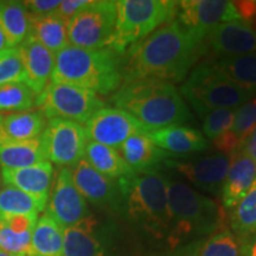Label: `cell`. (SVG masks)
<instances>
[{"mask_svg":"<svg viewBox=\"0 0 256 256\" xmlns=\"http://www.w3.org/2000/svg\"><path fill=\"white\" fill-rule=\"evenodd\" d=\"M40 139L46 160L51 164L72 168L84 158L88 138L84 127L78 122L63 119L48 120Z\"/></svg>","mask_w":256,"mask_h":256,"instance_id":"10","label":"cell"},{"mask_svg":"<svg viewBox=\"0 0 256 256\" xmlns=\"http://www.w3.org/2000/svg\"><path fill=\"white\" fill-rule=\"evenodd\" d=\"M179 156L166 160L162 168L176 170L191 184L214 194H222V188L230 166V156L223 153L194 160H179Z\"/></svg>","mask_w":256,"mask_h":256,"instance_id":"14","label":"cell"},{"mask_svg":"<svg viewBox=\"0 0 256 256\" xmlns=\"http://www.w3.org/2000/svg\"><path fill=\"white\" fill-rule=\"evenodd\" d=\"M118 180L122 194L121 210L127 218L153 238H168L171 226L168 178L160 174H136Z\"/></svg>","mask_w":256,"mask_h":256,"instance_id":"4","label":"cell"},{"mask_svg":"<svg viewBox=\"0 0 256 256\" xmlns=\"http://www.w3.org/2000/svg\"><path fill=\"white\" fill-rule=\"evenodd\" d=\"M88 142L118 150L130 136L145 134L148 130L133 115L119 108L104 107L84 124Z\"/></svg>","mask_w":256,"mask_h":256,"instance_id":"12","label":"cell"},{"mask_svg":"<svg viewBox=\"0 0 256 256\" xmlns=\"http://www.w3.org/2000/svg\"><path fill=\"white\" fill-rule=\"evenodd\" d=\"M0 256H14V255H11V254H8V252H2V249H0Z\"/></svg>","mask_w":256,"mask_h":256,"instance_id":"45","label":"cell"},{"mask_svg":"<svg viewBox=\"0 0 256 256\" xmlns=\"http://www.w3.org/2000/svg\"><path fill=\"white\" fill-rule=\"evenodd\" d=\"M46 214L63 230L90 216L87 200L74 183L72 168H60L54 178Z\"/></svg>","mask_w":256,"mask_h":256,"instance_id":"11","label":"cell"},{"mask_svg":"<svg viewBox=\"0 0 256 256\" xmlns=\"http://www.w3.org/2000/svg\"><path fill=\"white\" fill-rule=\"evenodd\" d=\"M116 23V2H89L68 22L69 46L81 49L108 48Z\"/></svg>","mask_w":256,"mask_h":256,"instance_id":"9","label":"cell"},{"mask_svg":"<svg viewBox=\"0 0 256 256\" xmlns=\"http://www.w3.org/2000/svg\"><path fill=\"white\" fill-rule=\"evenodd\" d=\"M28 256H63V229L46 214L37 220Z\"/></svg>","mask_w":256,"mask_h":256,"instance_id":"31","label":"cell"},{"mask_svg":"<svg viewBox=\"0 0 256 256\" xmlns=\"http://www.w3.org/2000/svg\"><path fill=\"white\" fill-rule=\"evenodd\" d=\"M238 151L243 152L256 162V130H254V132L246 139V142L242 144L241 148Z\"/></svg>","mask_w":256,"mask_h":256,"instance_id":"41","label":"cell"},{"mask_svg":"<svg viewBox=\"0 0 256 256\" xmlns=\"http://www.w3.org/2000/svg\"><path fill=\"white\" fill-rule=\"evenodd\" d=\"M22 2L31 17H46L52 14L60 4V0H28Z\"/></svg>","mask_w":256,"mask_h":256,"instance_id":"38","label":"cell"},{"mask_svg":"<svg viewBox=\"0 0 256 256\" xmlns=\"http://www.w3.org/2000/svg\"><path fill=\"white\" fill-rule=\"evenodd\" d=\"M234 110H215L206 113L203 116L202 128L206 138L215 140L232 128L234 122Z\"/></svg>","mask_w":256,"mask_h":256,"instance_id":"37","label":"cell"},{"mask_svg":"<svg viewBox=\"0 0 256 256\" xmlns=\"http://www.w3.org/2000/svg\"><path fill=\"white\" fill-rule=\"evenodd\" d=\"M255 130H256V127H255Z\"/></svg>","mask_w":256,"mask_h":256,"instance_id":"46","label":"cell"},{"mask_svg":"<svg viewBox=\"0 0 256 256\" xmlns=\"http://www.w3.org/2000/svg\"><path fill=\"white\" fill-rule=\"evenodd\" d=\"M2 177L4 185H11L42 200H46L48 204L54 182V166L48 160L28 168H2Z\"/></svg>","mask_w":256,"mask_h":256,"instance_id":"19","label":"cell"},{"mask_svg":"<svg viewBox=\"0 0 256 256\" xmlns=\"http://www.w3.org/2000/svg\"><path fill=\"white\" fill-rule=\"evenodd\" d=\"M2 186H4V183H2V170H0V190H2Z\"/></svg>","mask_w":256,"mask_h":256,"instance_id":"44","label":"cell"},{"mask_svg":"<svg viewBox=\"0 0 256 256\" xmlns=\"http://www.w3.org/2000/svg\"><path fill=\"white\" fill-rule=\"evenodd\" d=\"M0 26L10 48H18L30 34V16L22 2H0Z\"/></svg>","mask_w":256,"mask_h":256,"instance_id":"30","label":"cell"},{"mask_svg":"<svg viewBox=\"0 0 256 256\" xmlns=\"http://www.w3.org/2000/svg\"><path fill=\"white\" fill-rule=\"evenodd\" d=\"M124 56L110 48L81 49L68 46L56 55L51 83H63L110 95L122 84Z\"/></svg>","mask_w":256,"mask_h":256,"instance_id":"3","label":"cell"},{"mask_svg":"<svg viewBox=\"0 0 256 256\" xmlns=\"http://www.w3.org/2000/svg\"><path fill=\"white\" fill-rule=\"evenodd\" d=\"M24 82L25 72L17 48L0 52V86L6 83Z\"/></svg>","mask_w":256,"mask_h":256,"instance_id":"36","label":"cell"},{"mask_svg":"<svg viewBox=\"0 0 256 256\" xmlns=\"http://www.w3.org/2000/svg\"><path fill=\"white\" fill-rule=\"evenodd\" d=\"M240 241L229 229L218 230L192 249V256H241Z\"/></svg>","mask_w":256,"mask_h":256,"instance_id":"35","label":"cell"},{"mask_svg":"<svg viewBox=\"0 0 256 256\" xmlns=\"http://www.w3.org/2000/svg\"><path fill=\"white\" fill-rule=\"evenodd\" d=\"M46 208V202L4 185L0 190V220L16 215H38Z\"/></svg>","mask_w":256,"mask_h":256,"instance_id":"32","label":"cell"},{"mask_svg":"<svg viewBox=\"0 0 256 256\" xmlns=\"http://www.w3.org/2000/svg\"><path fill=\"white\" fill-rule=\"evenodd\" d=\"M72 171L74 183L86 200L98 208L121 210L122 194L119 180L101 174L86 158L80 160Z\"/></svg>","mask_w":256,"mask_h":256,"instance_id":"15","label":"cell"},{"mask_svg":"<svg viewBox=\"0 0 256 256\" xmlns=\"http://www.w3.org/2000/svg\"><path fill=\"white\" fill-rule=\"evenodd\" d=\"M256 178V162L241 151L230 156V166L222 188L226 209H232L249 191Z\"/></svg>","mask_w":256,"mask_h":256,"instance_id":"20","label":"cell"},{"mask_svg":"<svg viewBox=\"0 0 256 256\" xmlns=\"http://www.w3.org/2000/svg\"><path fill=\"white\" fill-rule=\"evenodd\" d=\"M230 226L238 241H247L256 232V178L252 188L232 209Z\"/></svg>","mask_w":256,"mask_h":256,"instance_id":"33","label":"cell"},{"mask_svg":"<svg viewBox=\"0 0 256 256\" xmlns=\"http://www.w3.org/2000/svg\"><path fill=\"white\" fill-rule=\"evenodd\" d=\"M241 20L246 24L252 23L256 19V2H234Z\"/></svg>","mask_w":256,"mask_h":256,"instance_id":"40","label":"cell"},{"mask_svg":"<svg viewBox=\"0 0 256 256\" xmlns=\"http://www.w3.org/2000/svg\"><path fill=\"white\" fill-rule=\"evenodd\" d=\"M180 92L200 118L215 110H235L254 98L217 72L208 62L194 68Z\"/></svg>","mask_w":256,"mask_h":256,"instance_id":"7","label":"cell"},{"mask_svg":"<svg viewBox=\"0 0 256 256\" xmlns=\"http://www.w3.org/2000/svg\"><path fill=\"white\" fill-rule=\"evenodd\" d=\"M150 139L162 151L171 154H188L208 148V140L196 128L185 124H172L147 133Z\"/></svg>","mask_w":256,"mask_h":256,"instance_id":"21","label":"cell"},{"mask_svg":"<svg viewBox=\"0 0 256 256\" xmlns=\"http://www.w3.org/2000/svg\"><path fill=\"white\" fill-rule=\"evenodd\" d=\"M119 110H126L148 132L194 120L174 83L158 80L124 82L110 98Z\"/></svg>","mask_w":256,"mask_h":256,"instance_id":"2","label":"cell"},{"mask_svg":"<svg viewBox=\"0 0 256 256\" xmlns=\"http://www.w3.org/2000/svg\"><path fill=\"white\" fill-rule=\"evenodd\" d=\"M84 158L101 174L110 179L130 178L138 172L127 164L119 151L101 144L88 142Z\"/></svg>","mask_w":256,"mask_h":256,"instance_id":"27","label":"cell"},{"mask_svg":"<svg viewBox=\"0 0 256 256\" xmlns=\"http://www.w3.org/2000/svg\"><path fill=\"white\" fill-rule=\"evenodd\" d=\"M36 107L46 118L86 124L104 102L88 89L63 83H49L46 90L36 98Z\"/></svg>","mask_w":256,"mask_h":256,"instance_id":"8","label":"cell"},{"mask_svg":"<svg viewBox=\"0 0 256 256\" xmlns=\"http://www.w3.org/2000/svg\"><path fill=\"white\" fill-rule=\"evenodd\" d=\"M147 133L130 136L118 151L138 174H158V170L164 166L166 160L177 156L159 148L150 139Z\"/></svg>","mask_w":256,"mask_h":256,"instance_id":"18","label":"cell"},{"mask_svg":"<svg viewBox=\"0 0 256 256\" xmlns=\"http://www.w3.org/2000/svg\"><path fill=\"white\" fill-rule=\"evenodd\" d=\"M46 160V156L40 136L28 142L0 144L2 168L16 170L28 168Z\"/></svg>","mask_w":256,"mask_h":256,"instance_id":"28","label":"cell"},{"mask_svg":"<svg viewBox=\"0 0 256 256\" xmlns=\"http://www.w3.org/2000/svg\"><path fill=\"white\" fill-rule=\"evenodd\" d=\"M206 62L234 84L256 96V52L212 58Z\"/></svg>","mask_w":256,"mask_h":256,"instance_id":"26","label":"cell"},{"mask_svg":"<svg viewBox=\"0 0 256 256\" xmlns=\"http://www.w3.org/2000/svg\"><path fill=\"white\" fill-rule=\"evenodd\" d=\"M203 52L204 38L174 19L127 50L122 83L140 80L180 82Z\"/></svg>","mask_w":256,"mask_h":256,"instance_id":"1","label":"cell"},{"mask_svg":"<svg viewBox=\"0 0 256 256\" xmlns=\"http://www.w3.org/2000/svg\"><path fill=\"white\" fill-rule=\"evenodd\" d=\"M176 14L177 2L171 0L116 2V23L108 48L124 56L134 44L174 20Z\"/></svg>","mask_w":256,"mask_h":256,"instance_id":"6","label":"cell"},{"mask_svg":"<svg viewBox=\"0 0 256 256\" xmlns=\"http://www.w3.org/2000/svg\"><path fill=\"white\" fill-rule=\"evenodd\" d=\"M256 127V96L235 110L232 126L228 132L214 140V145L220 153L232 156L241 148L246 139Z\"/></svg>","mask_w":256,"mask_h":256,"instance_id":"24","label":"cell"},{"mask_svg":"<svg viewBox=\"0 0 256 256\" xmlns=\"http://www.w3.org/2000/svg\"><path fill=\"white\" fill-rule=\"evenodd\" d=\"M92 216L63 230V256H104V246L95 232Z\"/></svg>","mask_w":256,"mask_h":256,"instance_id":"25","label":"cell"},{"mask_svg":"<svg viewBox=\"0 0 256 256\" xmlns=\"http://www.w3.org/2000/svg\"><path fill=\"white\" fill-rule=\"evenodd\" d=\"M25 72V84L38 96L46 90L51 78L56 55L43 46L31 34L18 48Z\"/></svg>","mask_w":256,"mask_h":256,"instance_id":"17","label":"cell"},{"mask_svg":"<svg viewBox=\"0 0 256 256\" xmlns=\"http://www.w3.org/2000/svg\"><path fill=\"white\" fill-rule=\"evenodd\" d=\"M30 16V14H28ZM66 22L56 16L46 17H31L30 16V34L43 46L50 50L54 55L66 49L69 46L68 28Z\"/></svg>","mask_w":256,"mask_h":256,"instance_id":"29","label":"cell"},{"mask_svg":"<svg viewBox=\"0 0 256 256\" xmlns=\"http://www.w3.org/2000/svg\"><path fill=\"white\" fill-rule=\"evenodd\" d=\"M168 200L171 226L166 240L171 248L218 232L220 211L211 198L182 182L168 179Z\"/></svg>","mask_w":256,"mask_h":256,"instance_id":"5","label":"cell"},{"mask_svg":"<svg viewBox=\"0 0 256 256\" xmlns=\"http://www.w3.org/2000/svg\"><path fill=\"white\" fill-rule=\"evenodd\" d=\"M177 20L200 37L216 25L241 20L234 2L228 0H183L177 2Z\"/></svg>","mask_w":256,"mask_h":256,"instance_id":"13","label":"cell"},{"mask_svg":"<svg viewBox=\"0 0 256 256\" xmlns=\"http://www.w3.org/2000/svg\"><path fill=\"white\" fill-rule=\"evenodd\" d=\"M242 252H244L246 256H256V240L249 244H246Z\"/></svg>","mask_w":256,"mask_h":256,"instance_id":"42","label":"cell"},{"mask_svg":"<svg viewBox=\"0 0 256 256\" xmlns=\"http://www.w3.org/2000/svg\"><path fill=\"white\" fill-rule=\"evenodd\" d=\"M38 215H16L0 220V249L14 256H28Z\"/></svg>","mask_w":256,"mask_h":256,"instance_id":"23","label":"cell"},{"mask_svg":"<svg viewBox=\"0 0 256 256\" xmlns=\"http://www.w3.org/2000/svg\"><path fill=\"white\" fill-rule=\"evenodd\" d=\"M206 51L210 49L214 58L235 57L256 52V32L242 20L216 25L204 37Z\"/></svg>","mask_w":256,"mask_h":256,"instance_id":"16","label":"cell"},{"mask_svg":"<svg viewBox=\"0 0 256 256\" xmlns=\"http://www.w3.org/2000/svg\"><path fill=\"white\" fill-rule=\"evenodd\" d=\"M10 49L8 46V40H6V36L4 34V31H2V26H0V52H2V51Z\"/></svg>","mask_w":256,"mask_h":256,"instance_id":"43","label":"cell"},{"mask_svg":"<svg viewBox=\"0 0 256 256\" xmlns=\"http://www.w3.org/2000/svg\"><path fill=\"white\" fill-rule=\"evenodd\" d=\"M90 0H64V2H60V6L56 8L52 16H56L68 24L70 19L81 11L84 6H87Z\"/></svg>","mask_w":256,"mask_h":256,"instance_id":"39","label":"cell"},{"mask_svg":"<svg viewBox=\"0 0 256 256\" xmlns=\"http://www.w3.org/2000/svg\"><path fill=\"white\" fill-rule=\"evenodd\" d=\"M46 118L40 110L0 114V144L38 139L46 130Z\"/></svg>","mask_w":256,"mask_h":256,"instance_id":"22","label":"cell"},{"mask_svg":"<svg viewBox=\"0 0 256 256\" xmlns=\"http://www.w3.org/2000/svg\"><path fill=\"white\" fill-rule=\"evenodd\" d=\"M36 98L24 82L6 83L0 86V112H28L36 107Z\"/></svg>","mask_w":256,"mask_h":256,"instance_id":"34","label":"cell"}]
</instances>
